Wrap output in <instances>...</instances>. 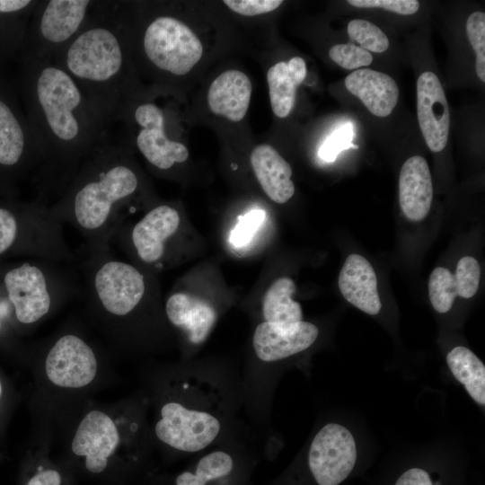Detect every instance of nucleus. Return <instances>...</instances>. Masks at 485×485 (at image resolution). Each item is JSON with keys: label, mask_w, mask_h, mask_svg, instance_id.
I'll use <instances>...</instances> for the list:
<instances>
[{"label": "nucleus", "mask_w": 485, "mask_h": 485, "mask_svg": "<svg viewBox=\"0 0 485 485\" xmlns=\"http://www.w3.org/2000/svg\"><path fill=\"white\" fill-rule=\"evenodd\" d=\"M231 455L224 451H215L204 455L195 471L184 472L176 479V485H207L225 477L233 469Z\"/></svg>", "instance_id": "nucleus-27"}, {"label": "nucleus", "mask_w": 485, "mask_h": 485, "mask_svg": "<svg viewBox=\"0 0 485 485\" xmlns=\"http://www.w3.org/2000/svg\"><path fill=\"white\" fill-rule=\"evenodd\" d=\"M347 31L351 42H357L359 47L369 52L382 53L389 47L386 35L378 26L366 20L350 21Z\"/></svg>", "instance_id": "nucleus-29"}, {"label": "nucleus", "mask_w": 485, "mask_h": 485, "mask_svg": "<svg viewBox=\"0 0 485 485\" xmlns=\"http://www.w3.org/2000/svg\"><path fill=\"white\" fill-rule=\"evenodd\" d=\"M51 263L56 262H23L4 274L7 299L19 322L29 325L40 321L70 294L69 283Z\"/></svg>", "instance_id": "nucleus-6"}, {"label": "nucleus", "mask_w": 485, "mask_h": 485, "mask_svg": "<svg viewBox=\"0 0 485 485\" xmlns=\"http://www.w3.org/2000/svg\"><path fill=\"white\" fill-rule=\"evenodd\" d=\"M22 64L27 118L42 151L39 186L44 193H62L82 163L105 141L107 128L56 61Z\"/></svg>", "instance_id": "nucleus-1"}, {"label": "nucleus", "mask_w": 485, "mask_h": 485, "mask_svg": "<svg viewBox=\"0 0 485 485\" xmlns=\"http://www.w3.org/2000/svg\"><path fill=\"white\" fill-rule=\"evenodd\" d=\"M101 1L40 0L31 16L21 62L53 59L89 22Z\"/></svg>", "instance_id": "nucleus-5"}, {"label": "nucleus", "mask_w": 485, "mask_h": 485, "mask_svg": "<svg viewBox=\"0 0 485 485\" xmlns=\"http://www.w3.org/2000/svg\"><path fill=\"white\" fill-rule=\"evenodd\" d=\"M221 429L219 419L213 413L169 401L161 409L154 431L169 446L182 452H198L209 445Z\"/></svg>", "instance_id": "nucleus-10"}, {"label": "nucleus", "mask_w": 485, "mask_h": 485, "mask_svg": "<svg viewBox=\"0 0 485 485\" xmlns=\"http://www.w3.org/2000/svg\"><path fill=\"white\" fill-rule=\"evenodd\" d=\"M394 485H433V482L426 471L415 467L404 472Z\"/></svg>", "instance_id": "nucleus-37"}, {"label": "nucleus", "mask_w": 485, "mask_h": 485, "mask_svg": "<svg viewBox=\"0 0 485 485\" xmlns=\"http://www.w3.org/2000/svg\"><path fill=\"white\" fill-rule=\"evenodd\" d=\"M466 33L476 52V74L482 82H485V13L483 12H474L468 17Z\"/></svg>", "instance_id": "nucleus-30"}, {"label": "nucleus", "mask_w": 485, "mask_h": 485, "mask_svg": "<svg viewBox=\"0 0 485 485\" xmlns=\"http://www.w3.org/2000/svg\"><path fill=\"white\" fill-rule=\"evenodd\" d=\"M1 393H2V385H1V382H0V396H1Z\"/></svg>", "instance_id": "nucleus-39"}, {"label": "nucleus", "mask_w": 485, "mask_h": 485, "mask_svg": "<svg viewBox=\"0 0 485 485\" xmlns=\"http://www.w3.org/2000/svg\"><path fill=\"white\" fill-rule=\"evenodd\" d=\"M61 476L53 469H47L33 475L26 485H60Z\"/></svg>", "instance_id": "nucleus-38"}, {"label": "nucleus", "mask_w": 485, "mask_h": 485, "mask_svg": "<svg viewBox=\"0 0 485 485\" xmlns=\"http://www.w3.org/2000/svg\"><path fill=\"white\" fill-rule=\"evenodd\" d=\"M454 275L457 294L463 298H471L478 291L481 279L479 262L471 256H464L457 263Z\"/></svg>", "instance_id": "nucleus-31"}, {"label": "nucleus", "mask_w": 485, "mask_h": 485, "mask_svg": "<svg viewBox=\"0 0 485 485\" xmlns=\"http://www.w3.org/2000/svg\"><path fill=\"white\" fill-rule=\"evenodd\" d=\"M41 163V147L27 116L0 83V170L18 172Z\"/></svg>", "instance_id": "nucleus-9"}, {"label": "nucleus", "mask_w": 485, "mask_h": 485, "mask_svg": "<svg viewBox=\"0 0 485 485\" xmlns=\"http://www.w3.org/2000/svg\"><path fill=\"white\" fill-rule=\"evenodd\" d=\"M120 119L137 128L135 146L153 167L167 171L189 158L188 148L167 135L163 110L153 101L128 102Z\"/></svg>", "instance_id": "nucleus-8"}, {"label": "nucleus", "mask_w": 485, "mask_h": 485, "mask_svg": "<svg viewBox=\"0 0 485 485\" xmlns=\"http://www.w3.org/2000/svg\"><path fill=\"white\" fill-rule=\"evenodd\" d=\"M339 288L344 298L368 314H377L382 307L377 278L369 261L358 254H350L339 275Z\"/></svg>", "instance_id": "nucleus-19"}, {"label": "nucleus", "mask_w": 485, "mask_h": 485, "mask_svg": "<svg viewBox=\"0 0 485 485\" xmlns=\"http://www.w3.org/2000/svg\"><path fill=\"white\" fill-rule=\"evenodd\" d=\"M119 442L118 428L111 418L97 410L88 412L78 425L72 441V451L85 457L86 469L100 473Z\"/></svg>", "instance_id": "nucleus-15"}, {"label": "nucleus", "mask_w": 485, "mask_h": 485, "mask_svg": "<svg viewBox=\"0 0 485 485\" xmlns=\"http://www.w3.org/2000/svg\"><path fill=\"white\" fill-rule=\"evenodd\" d=\"M126 31L117 2L101 1L81 31L53 58L73 78L108 128L137 94Z\"/></svg>", "instance_id": "nucleus-2"}, {"label": "nucleus", "mask_w": 485, "mask_h": 485, "mask_svg": "<svg viewBox=\"0 0 485 485\" xmlns=\"http://www.w3.org/2000/svg\"><path fill=\"white\" fill-rule=\"evenodd\" d=\"M453 375L464 385L471 397L480 405L485 404V366L469 348L455 347L446 356Z\"/></svg>", "instance_id": "nucleus-25"}, {"label": "nucleus", "mask_w": 485, "mask_h": 485, "mask_svg": "<svg viewBox=\"0 0 485 485\" xmlns=\"http://www.w3.org/2000/svg\"><path fill=\"white\" fill-rule=\"evenodd\" d=\"M348 3L358 8H382L402 15L413 14L419 8L416 0H348Z\"/></svg>", "instance_id": "nucleus-35"}, {"label": "nucleus", "mask_w": 485, "mask_h": 485, "mask_svg": "<svg viewBox=\"0 0 485 485\" xmlns=\"http://www.w3.org/2000/svg\"><path fill=\"white\" fill-rule=\"evenodd\" d=\"M117 7L128 40L137 42L146 65L163 76H181L199 62L203 45L195 32L181 20L169 13H155L141 22Z\"/></svg>", "instance_id": "nucleus-4"}, {"label": "nucleus", "mask_w": 485, "mask_h": 485, "mask_svg": "<svg viewBox=\"0 0 485 485\" xmlns=\"http://www.w3.org/2000/svg\"><path fill=\"white\" fill-rule=\"evenodd\" d=\"M417 116L428 147L442 151L448 140L450 112L443 86L437 75L422 73L417 82Z\"/></svg>", "instance_id": "nucleus-14"}, {"label": "nucleus", "mask_w": 485, "mask_h": 485, "mask_svg": "<svg viewBox=\"0 0 485 485\" xmlns=\"http://www.w3.org/2000/svg\"><path fill=\"white\" fill-rule=\"evenodd\" d=\"M305 76L306 64L300 57H294L287 63H276L268 70L270 105L278 118L289 115L295 104L296 87Z\"/></svg>", "instance_id": "nucleus-23"}, {"label": "nucleus", "mask_w": 485, "mask_h": 485, "mask_svg": "<svg viewBox=\"0 0 485 485\" xmlns=\"http://www.w3.org/2000/svg\"><path fill=\"white\" fill-rule=\"evenodd\" d=\"M318 328L307 322L292 323L263 322L254 331L252 343L257 357L278 361L308 348L317 339Z\"/></svg>", "instance_id": "nucleus-16"}, {"label": "nucleus", "mask_w": 485, "mask_h": 485, "mask_svg": "<svg viewBox=\"0 0 485 485\" xmlns=\"http://www.w3.org/2000/svg\"><path fill=\"white\" fill-rule=\"evenodd\" d=\"M432 179L427 161L420 155L409 158L399 178V201L403 215L410 221L423 220L432 203Z\"/></svg>", "instance_id": "nucleus-17"}, {"label": "nucleus", "mask_w": 485, "mask_h": 485, "mask_svg": "<svg viewBox=\"0 0 485 485\" xmlns=\"http://www.w3.org/2000/svg\"><path fill=\"white\" fill-rule=\"evenodd\" d=\"M180 224V214L173 207L155 206L131 227L129 242L134 254L144 264L160 267L167 243Z\"/></svg>", "instance_id": "nucleus-13"}, {"label": "nucleus", "mask_w": 485, "mask_h": 485, "mask_svg": "<svg viewBox=\"0 0 485 485\" xmlns=\"http://www.w3.org/2000/svg\"><path fill=\"white\" fill-rule=\"evenodd\" d=\"M251 83L246 74L229 69L210 84L207 103L212 113L238 122L246 115L251 96Z\"/></svg>", "instance_id": "nucleus-20"}, {"label": "nucleus", "mask_w": 485, "mask_h": 485, "mask_svg": "<svg viewBox=\"0 0 485 485\" xmlns=\"http://www.w3.org/2000/svg\"><path fill=\"white\" fill-rule=\"evenodd\" d=\"M97 370V357L93 348L74 333L57 338L45 358L47 377L58 387H84L94 379Z\"/></svg>", "instance_id": "nucleus-12"}, {"label": "nucleus", "mask_w": 485, "mask_h": 485, "mask_svg": "<svg viewBox=\"0 0 485 485\" xmlns=\"http://www.w3.org/2000/svg\"><path fill=\"white\" fill-rule=\"evenodd\" d=\"M280 0H225L224 4L232 11L244 16H254L277 9Z\"/></svg>", "instance_id": "nucleus-36"}, {"label": "nucleus", "mask_w": 485, "mask_h": 485, "mask_svg": "<svg viewBox=\"0 0 485 485\" xmlns=\"http://www.w3.org/2000/svg\"><path fill=\"white\" fill-rule=\"evenodd\" d=\"M169 322L185 331L190 342L201 344L208 337L217 317L206 300L187 293L172 294L165 304Z\"/></svg>", "instance_id": "nucleus-18"}, {"label": "nucleus", "mask_w": 485, "mask_h": 485, "mask_svg": "<svg viewBox=\"0 0 485 485\" xmlns=\"http://www.w3.org/2000/svg\"><path fill=\"white\" fill-rule=\"evenodd\" d=\"M140 177L128 154L106 140L82 163L49 207L59 223L84 238L88 252L109 250L121 227V211L139 192Z\"/></svg>", "instance_id": "nucleus-3"}, {"label": "nucleus", "mask_w": 485, "mask_h": 485, "mask_svg": "<svg viewBox=\"0 0 485 485\" xmlns=\"http://www.w3.org/2000/svg\"><path fill=\"white\" fill-rule=\"evenodd\" d=\"M295 292V282L283 277L276 279L266 291L262 301L265 322L292 323L303 320L299 303L292 299Z\"/></svg>", "instance_id": "nucleus-26"}, {"label": "nucleus", "mask_w": 485, "mask_h": 485, "mask_svg": "<svg viewBox=\"0 0 485 485\" xmlns=\"http://www.w3.org/2000/svg\"><path fill=\"white\" fill-rule=\"evenodd\" d=\"M345 85L375 116H389L397 104V84L390 75L382 72L367 68L357 69L346 77Z\"/></svg>", "instance_id": "nucleus-21"}, {"label": "nucleus", "mask_w": 485, "mask_h": 485, "mask_svg": "<svg viewBox=\"0 0 485 485\" xmlns=\"http://www.w3.org/2000/svg\"><path fill=\"white\" fill-rule=\"evenodd\" d=\"M0 329H1V321H0Z\"/></svg>", "instance_id": "nucleus-40"}, {"label": "nucleus", "mask_w": 485, "mask_h": 485, "mask_svg": "<svg viewBox=\"0 0 485 485\" xmlns=\"http://www.w3.org/2000/svg\"><path fill=\"white\" fill-rule=\"evenodd\" d=\"M62 226L40 202L31 204L22 220L12 209L0 207V256L22 239L39 259L58 260L66 248Z\"/></svg>", "instance_id": "nucleus-7"}, {"label": "nucleus", "mask_w": 485, "mask_h": 485, "mask_svg": "<svg viewBox=\"0 0 485 485\" xmlns=\"http://www.w3.org/2000/svg\"><path fill=\"white\" fill-rule=\"evenodd\" d=\"M265 216V211L254 209L239 216L238 224L230 234V242L236 247L248 244L263 223Z\"/></svg>", "instance_id": "nucleus-34"}, {"label": "nucleus", "mask_w": 485, "mask_h": 485, "mask_svg": "<svg viewBox=\"0 0 485 485\" xmlns=\"http://www.w3.org/2000/svg\"><path fill=\"white\" fill-rule=\"evenodd\" d=\"M428 295L436 312H448L458 295L454 275L448 269L436 268L429 277Z\"/></svg>", "instance_id": "nucleus-28"}, {"label": "nucleus", "mask_w": 485, "mask_h": 485, "mask_svg": "<svg viewBox=\"0 0 485 485\" xmlns=\"http://www.w3.org/2000/svg\"><path fill=\"white\" fill-rule=\"evenodd\" d=\"M352 434L337 423L325 425L314 436L308 454L309 469L318 485H339L357 461Z\"/></svg>", "instance_id": "nucleus-11"}, {"label": "nucleus", "mask_w": 485, "mask_h": 485, "mask_svg": "<svg viewBox=\"0 0 485 485\" xmlns=\"http://www.w3.org/2000/svg\"><path fill=\"white\" fill-rule=\"evenodd\" d=\"M330 57L340 66L351 70L369 66L373 61L372 54L351 42L337 44L331 48Z\"/></svg>", "instance_id": "nucleus-32"}, {"label": "nucleus", "mask_w": 485, "mask_h": 485, "mask_svg": "<svg viewBox=\"0 0 485 485\" xmlns=\"http://www.w3.org/2000/svg\"><path fill=\"white\" fill-rule=\"evenodd\" d=\"M255 176L267 196L278 204L287 202L295 193L289 163L271 146L259 145L251 153Z\"/></svg>", "instance_id": "nucleus-22"}, {"label": "nucleus", "mask_w": 485, "mask_h": 485, "mask_svg": "<svg viewBox=\"0 0 485 485\" xmlns=\"http://www.w3.org/2000/svg\"><path fill=\"white\" fill-rule=\"evenodd\" d=\"M39 0H0V63L20 57L27 27Z\"/></svg>", "instance_id": "nucleus-24"}, {"label": "nucleus", "mask_w": 485, "mask_h": 485, "mask_svg": "<svg viewBox=\"0 0 485 485\" xmlns=\"http://www.w3.org/2000/svg\"><path fill=\"white\" fill-rule=\"evenodd\" d=\"M353 125L351 123L341 125L321 146L319 156L327 163H332L341 151L348 148L357 149L358 146L353 144Z\"/></svg>", "instance_id": "nucleus-33"}]
</instances>
